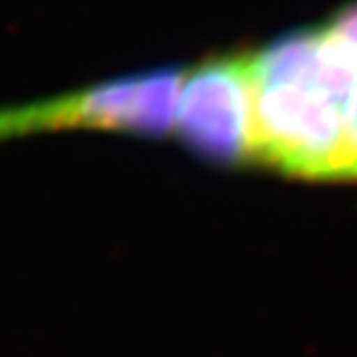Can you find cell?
Masks as SVG:
<instances>
[{
  "label": "cell",
  "instance_id": "3",
  "mask_svg": "<svg viewBox=\"0 0 357 357\" xmlns=\"http://www.w3.org/2000/svg\"><path fill=\"white\" fill-rule=\"evenodd\" d=\"M175 131L217 165L255 167L252 52L220 54L185 70Z\"/></svg>",
  "mask_w": 357,
  "mask_h": 357
},
{
  "label": "cell",
  "instance_id": "2",
  "mask_svg": "<svg viewBox=\"0 0 357 357\" xmlns=\"http://www.w3.org/2000/svg\"><path fill=\"white\" fill-rule=\"evenodd\" d=\"M185 70L161 68L16 103L20 139L64 131L169 135Z\"/></svg>",
  "mask_w": 357,
  "mask_h": 357
},
{
  "label": "cell",
  "instance_id": "1",
  "mask_svg": "<svg viewBox=\"0 0 357 357\" xmlns=\"http://www.w3.org/2000/svg\"><path fill=\"white\" fill-rule=\"evenodd\" d=\"M255 167L328 181L357 79L328 48L319 26L252 52Z\"/></svg>",
  "mask_w": 357,
  "mask_h": 357
},
{
  "label": "cell",
  "instance_id": "6",
  "mask_svg": "<svg viewBox=\"0 0 357 357\" xmlns=\"http://www.w3.org/2000/svg\"><path fill=\"white\" fill-rule=\"evenodd\" d=\"M0 143H4V128H2V117H0Z\"/></svg>",
  "mask_w": 357,
  "mask_h": 357
},
{
  "label": "cell",
  "instance_id": "4",
  "mask_svg": "<svg viewBox=\"0 0 357 357\" xmlns=\"http://www.w3.org/2000/svg\"><path fill=\"white\" fill-rule=\"evenodd\" d=\"M319 30L333 58L357 79V0L332 14Z\"/></svg>",
  "mask_w": 357,
  "mask_h": 357
},
{
  "label": "cell",
  "instance_id": "5",
  "mask_svg": "<svg viewBox=\"0 0 357 357\" xmlns=\"http://www.w3.org/2000/svg\"><path fill=\"white\" fill-rule=\"evenodd\" d=\"M328 181H356L357 183V91L347 105L344 121V133L333 157Z\"/></svg>",
  "mask_w": 357,
  "mask_h": 357
}]
</instances>
